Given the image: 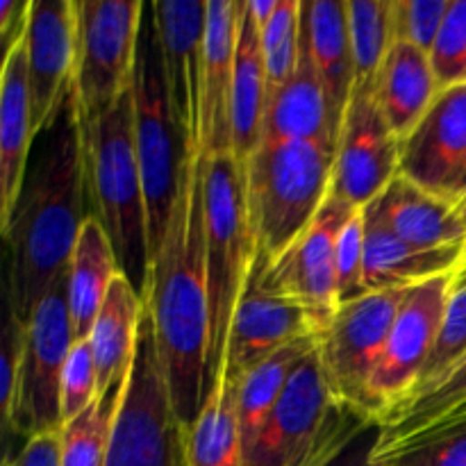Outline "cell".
Here are the masks:
<instances>
[{
    "label": "cell",
    "instance_id": "cell-1",
    "mask_svg": "<svg viewBox=\"0 0 466 466\" xmlns=\"http://www.w3.org/2000/svg\"><path fill=\"white\" fill-rule=\"evenodd\" d=\"M146 308L153 317L173 410L187 428L205 403L209 341L205 157L185 150L171 217L153 258Z\"/></svg>",
    "mask_w": 466,
    "mask_h": 466
},
{
    "label": "cell",
    "instance_id": "cell-2",
    "mask_svg": "<svg viewBox=\"0 0 466 466\" xmlns=\"http://www.w3.org/2000/svg\"><path fill=\"white\" fill-rule=\"evenodd\" d=\"M91 214L82 121L68 89L57 118L41 135L14 217L3 232L9 248L7 309L21 323L66 278L73 248Z\"/></svg>",
    "mask_w": 466,
    "mask_h": 466
},
{
    "label": "cell",
    "instance_id": "cell-3",
    "mask_svg": "<svg viewBox=\"0 0 466 466\" xmlns=\"http://www.w3.org/2000/svg\"><path fill=\"white\" fill-rule=\"evenodd\" d=\"M91 214L103 223L118 268L146 300L150 282L148 205L135 137L132 86L116 105L82 123Z\"/></svg>",
    "mask_w": 466,
    "mask_h": 466
},
{
    "label": "cell",
    "instance_id": "cell-4",
    "mask_svg": "<svg viewBox=\"0 0 466 466\" xmlns=\"http://www.w3.org/2000/svg\"><path fill=\"white\" fill-rule=\"evenodd\" d=\"M205 239L209 287L208 399V391L226 369L232 321L258 258L246 191V164L232 153L205 157Z\"/></svg>",
    "mask_w": 466,
    "mask_h": 466
},
{
    "label": "cell",
    "instance_id": "cell-5",
    "mask_svg": "<svg viewBox=\"0 0 466 466\" xmlns=\"http://www.w3.org/2000/svg\"><path fill=\"white\" fill-rule=\"evenodd\" d=\"M335 148L323 141L259 146L246 164V191L259 258L276 262L319 217L332 189Z\"/></svg>",
    "mask_w": 466,
    "mask_h": 466
},
{
    "label": "cell",
    "instance_id": "cell-6",
    "mask_svg": "<svg viewBox=\"0 0 466 466\" xmlns=\"http://www.w3.org/2000/svg\"><path fill=\"white\" fill-rule=\"evenodd\" d=\"M373 423L332 394L317 346L244 449V466H330Z\"/></svg>",
    "mask_w": 466,
    "mask_h": 466
},
{
    "label": "cell",
    "instance_id": "cell-7",
    "mask_svg": "<svg viewBox=\"0 0 466 466\" xmlns=\"http://www.w3.org/2000/svg\"><path fill=\"white\" fill-rule=\"evenodd\" d=\"M132 100H135L137 155H139L146 205H148L150 267H153V258L162 246L171 217L177 173L187 148L173 121L167 82H164L162 53L150 14L148 18H144V30H141Z\"/></svg>",
    "mask_w": 466,
    "mask_h": 466
},
{
    "label": "cell",
    "instance_id": "cell-8",
    "mask_svg": "<svg viewBox=\"0 0 466 466\" xmlns=\"http://www.w3.org/2000/svg\"><path fill=\"white\" fill-rule=\"evenodd\" d=\"M139 0H77V53L71 91L80 121L107 112L130 91L144 30Z\"/></svg>",
    "mask_w": 466,
    "mask_h": 466
},
{
    "label": "cell",
    "instance_id": "cell-9",
    "mask_svg": "<svg viewBox=\"0 0 466 466\" xmlns=\"http://www.w3.org/2000/svg\"><path fill=\"white\" fill-rule=\"evenodd\" d=\"M23 326L25 337L12 435L30 440L62 428V376L76 344L66 278L39 300Z\"/></svg>",
    "mask_w": 466,
    "mask_h": 466
},
{
    "label": "cell",
    "instance_id": "cell-10",
    "mask_svg": "<svg viewBox=\"0 0 466 466\" xmlns=\"http://www.w3.org/2000/svg\"><path fill=\"white\" fill-rule=\"evenodd\" d=\"M408 291H371L341 305L319 339V358L332 394L369 419V385Z\"/></svg>",
    "mask_w": 466,
    "mask_h": 466
},
{
    "label": "cell",
    "instance_id": "cell-11",
    "mask_svg": "<svg viewBox=\"0 0 466 466\" xmlns=\"http://www.w3.org/2000/svg\"><path fill=\"white\" fill-rule=\"evenodd\" d=\"M453 287L455 273H451L412 287L405 294L385 353L369 385V412L373 421L380 423L387 414L412 399L440 335Z\"/></svg>",
    "mask_w": 466,
    "mask_h": 466
},
{
    "label": "cell",
    "instance_id": "cell-12",
    "mask_svg": "<svg viewBox=\"0 0 466 466\" xmlns=\"http://www.w3.org/2000/svg\"><path fill=\"white\" fill-rule=\"evenodd\" d=\"M148 7L177 135L185 148L200 150L208 0H159Z\"/></svg>",
    "mask_w": 466,
    "mask_h": 466
},
{
    "label": "cell",
    "instance_id": "cell-13",
    "mask_svg": "<svg viewBox=\"0 0 466 466\" xmlns=\"http://www.w3.org/2000/svg\"><path fill=\"white\" fill-rule=\"evenodd\" d=\"M400 168V139L382 116L373 89L355 86L335 148L330 196L355 209L371 205Z\"/></svg>",
    "mask_w": 466,
    "mask_h": 466
},
{
    "label": "cell",
    "instance_id": "cell-14",
    "mask_svg": "<svg viewBox=\"0 0 466 466\" xmlns=\"http://www.w3.org/2000/svg\"><path fill=\"white\" fill-rule=\"evenodd\" d=\"M353 212L355 208L330 196L312 226L276 262L268 264L258 255L264 264L267 287L303 305L321 328V335L339 309L337 241H339L341 228Z\"/></svg>",
    "mask_w": 466,
    "mask_h": 466
},
{
    "label": "cell",
    "instance_id": "cell-15",
    "mask_svg": "<svg viewBox=\"0 0 466 466\" xmlns=\"http://www.w3.org/2000/svg\"><path fill=\"white\" fill-rule=\"evenodd\" d=\"M303 339H321V328L303 305L267 287L262 259L255 258L248 285L232 321L221 376L237 385L268 355Z\"/></svg>",
    "mask_w": 466,
    "mask_h": 466
},
{
    "label": "cell",
    "instance_id": "cell-16",
    "mask_svg": "<svg viewBox=\"0 0 466 466\" xmlns=\"http://www.w3.org/2000/svg\"><path fill=\"white\" fill-rule=\"evenodd\" d=\"M76 53L77 0H32L25 55L36 137L53 126L71 89Z\"/></svg>",
    "mask_w": 466,
    "mask_h": 466
},
{
    "label": "cell",
    "instance_id": "cell-17",
    "mask_svg": "<svg viewBox=\"0 0 466 466\" xmlns=\"http://www.w3.org/2000/svg\"><path fill=\"white\" fill-rule=\"evenodd\" d=\"M466 167V85L440 91L412 135L400 141L399 176L453 200Z\"/></svg>",
    "mask_w": 466,
    "mask_h": 466
},
{
    "label": "cell",
    "instance_id": "cell-18",
    "mask_svg": "<svg viewBox=\"0 0 466 466\" xmlns=\"http://www.w3.org/2000/svg\"><path fill=\"white\" fill-rule=\"evenodd\" d=\"M241 7L244 0H208L200 123L203 157L232 153V86Z\"/></svg>",
    "mask_w": 466,
    "mask_h": 466
},
{
    "label": "cell",
    "instance_id": "cell-19",
    "mask_svg": "<svg viewBox=\"0 0 466 466\" xmlns=\"http://www.w3.org/2000/svg\"><path fill=\"white\" fill-rule=\"evenodd\" d=\"M35 137L25 39H23L3 57V85H0V230L3 232L12 221L25 185Z\"/></svg>",
    "mask_w": 466,
    "mask_h": 466
},
{
    "label": "cell",
    "instance_id": "cell-20",
    "mask_svg": "<svg viewBox=\"0 0 466 466\" xmlns=\"http://www.w3.org/2000/svg\"><path fill=\"white\" fill-rule=\"evenodd\" d=\"M364 209L387 230L417 248L440 250L466 246V226L458 205L403 176H396Z\"/></svg>",
    "mask_w": 466,
    "mask_h": 466
},
{
    "label": "cell",
    "instance_id": "cell-21",
    "mask_svg": "<svg viewBox=\"0 0 466 466\" xmlns=\"http://www.w3.org/2000/svg\"><path fill=\"white\" fill-rule=\"evenodd\" d=\"M107 466H189L187 428L167 399L135 394L123 400Z\"/></svg>",
    "mask_w": 466,
    "mask_h": 466
},
{
    "label": "cell",
    "instance_id": "cell-22",
    "mask_svg": "<svg viewBox=\"0 0 466 466\" xmlns=\"http://www.w3.org/2000/svg\"><path fill=\"white\" fill-rule=\"evenodd\" d=\"M303 25L308 32L314 66L326 91L332 139H339L344 114L355 89L353 48L344 0H303Z\"/></svg>",
    "mask_w": 466,
    "mask_h": 466
},
{
    "label": "cell",
    "instance_id": "cell-23",
    "mask_svg": "<svg viewBox=\"0 0 466 466\" xmlns=\"http://www.w3.org/2000/svg\"><path fill=\"white\" fill-rule=\"evenodd\" d=\"M364 221H367L364 285L369 294L387 289H412L462 268L466 246L440 250L417 248L387 230L367 209H364Z\"/></svg>",
    "mask_w": 466,
    "mask_h": 466
},
{
    "label": "cell",
    "instance_id": "cell-24",
    "mask_svg": "<svg viewBox=\"0 0 466 466\" xmlns=\"http://www.w3.org/2000/svg\"><path fill=\"white\" fill-rule=\"evenodd\" d=\"M289 141H323L337 148L330 132L326 91L314 66L303 21H300L299 66L291 80L268 100L259 146L289 144Z\"/></svg>",
    "mask_w": 466,
    "mask_h": 466
},
{
    "label": "cell",
    "instance_id": "cell-25",
    "mask_svg": "<svg viewBox=\"0 0 466 466\" xmlns=\"http://www.w3.org/2000/svg\"><path fill=\"white\" fill-rule=\"evenodd\" d=\"M437 80L431 55L405 41H396L382 62L373 96L382 116L400 141L412 135L435 103Z\"/></svg>",
    "mask_w": 466,
    "mask_h": 466
},
{
    "label": "cell",
    "instance_id": "cell-26",
    "mask_svg": "<svg viewBox=\"0 0 466 466\" xmlns=\"http://www.w3.org/2000/svg\"><path fill=\"white\" fill-rule=\"evenodd\" d=\"M268 105L267 62L258 21L244 0L235 53V86H232V155L248 164L262 141Z\"/></svg>",
    "mask_w": 466,
    "mask_h": 466
},
{
    "label": "cell",
    "instance_id": "cell-27",
    "mask_svg": "<svg viewBox=\"0 0 466 466\" xmlns=\"http://www.w3.org/2000/svg\"><path fill=\"white\" fill-rule=\"evenodd\" d=\"M121 273L116 253L103 223L89 214L73 248L66 271V296L76 341L89 339L96 317Z\"/></svg>",
    "mask_w": 466,
    "mask_h": 466
},
{
    "label": "cell",
    "instance_id": "cell-28",
    "mask_svg": "<svg viewBox=\"0 0 466 466\" xmlns=\"http://www.w3.org/2000/svg\"><path fill=\"white\" fill-rule=\"evenodd\" d=\"M144 312L146 300L137 294L130 280L118 273L89 335L98 373V396L130 373Z\"/></svg>",
    "mask_w": 466,
    "mask_h": 466
},
{
    "label": "cell",
    "instance_id": "cell-29",
    "mask_svg": "<svg viewBox=\"0 0 466 466\" xmlns=\"http://www.w3.org/2000/svg\"><path fill=\"white\" fill-rule=\"evenodd\" d=\"M189 466H244L237 385L218 378L208 391L200 414L187 428Z\"/></svg>",
    "mask_w": 466,
    "mask_h": 466
},
{
    "label": "cell",
    "instance_id": "cell-30",
    "mask_svg": "<svg viewBox=\"0 0 466 466\" xmlns=\"http://www.w3.org/2000/svg\"><path fill=\"white\" fill-rule=\"evenodd\" d=\"M319 346V339H303L285 346L268 355L267 360L250 369L237 382V412H239V428L244 449L255 440L273 410L289 387L291 376L300 367L305 358Z\"/></svg>",
    "mask_w": 466,
    "mask_h": 466
},
{
    "label": "cell",
    "instance_id": "cell-31",
    "mask_svg": "<svg viewBox=\"0 0 466 466\" xmlns=\"http://www.w3.org/2000/svg\"><path fill=\"white\" fill-rule=\"evenodd\" d=\"M376 466H466V405L405 440L378 446Z\"/></svg>",
    "mask_w": 466,
    "mask_h": 466
},
{
    "label": "cell",
    "instance_id": "cell-32",
    "mask_svg": "<svg viewBox=\"0 0 466 466\" xmlns=\"http://www.w3.org/2000/svg\"><path fill=\"white\" fill-rule=\"evenodd\" d=\"M130 376V373H127ZM127 376L94 400L80 417L59 428L62 466H107L116 414L127 387Z\"/></svg>",
    "mask_w": 466,
    "mask_h": 466
},
{
    "label": "cell",
    "instance_id": "cell-33",
    "mask_svg": "<svg viewBox=\"0 0 466 466\" xmlns=\"http://www.w3.org/2000/svg\"><path fill=\"white\" fill-rule=\"evenodd\" d=\"M355 86L373 89L382 62L396 44L394 0H346Z\"/></svg>",
    "mask_w": 466,
    "mask_h": 466
},
{
    "label": "cell",
    "instance_id": "cell-34",
    "mask_svg": "<svg viewBox=\"0 0 466 466\" xmlns=\"http://www.w3.org/2000/svg\"><path fill=\"white\" fill-rule=\"evenodd\" d=\"M466 405V358L428 394L408 400L380 421L378 446L405 440L428 423Z\"/></svg>",
    "mask_w": 466,
    "mask_h": 466
},
{
    "label": "cell",
    "instance_id": "cell-35",
    "mask_svg": "<svg viewBox=\"0 0 466 466\" xmlns=\"http://www.w3.org/2000/svg\"><path fill=\"white\" fill-rule=\"evenodd\" d=\"M466 358V278H458L455 273V287L446 305L444 321H441L440 335H437L432 353L428 358L426 369L417 382L412 399L428 394L435 390L455 367ZM408 399V400H412ZM405 400V403H408Z\"/></svg>",
    "mask_w": 466,
    "mask_h": 466
},
{
    "label": "cell",
    "instance_id": "cell-36",
    "mask_svg": "<svg viewBox=\"0 0 466 466\" xmlns=\"http://www.w3.org/2000/svg\"><path fill=\"white\" fill-rule=\"evenodd\" d=\"M437 89L466 85V0H453L431 50Z\"/></svg>",
    "mask_w": 466,
    "mask_h": 466
},
{
    "label": "cell",
    "instance_id": "cell-37",
    "mask_svg": "<svg viewBox=\"0 0 466 466\" xmlns=\"http://www.w3.org/2000/svg\"><path fill=\"white\" fill-rule=\"evenodd\" d=\"M364 241H367V221L364 209H355L344 223L337 241V294L341 305L367 296L364 285Z\"/></svg>",
    "mask_w": 466,
    "mask_h": 466
},
{
    "label": "cell",
    "instance_id": "cell-38",
    "mask_svg": "<svg viewBox=\"0 0 466 466\" xmlns=\"http://www.w3.org/2000/svg\"><path fill=\"white\" fill-rule=\"evenodd\" d=\"M96 399H98V373H96L91 341H76L62 376V426L80 417Z\"/></svg>",
    "mask_w": 466,
    "mask_h": 466
},
{
    "label": "cell",
    "instance_id": "cell-39",
    "mask_svg": "<svg viewBox=\"0 0 466 466\" xmlns=\"http://www.w3.org/2000/svg\"><path fill=\"white\" fill-rule=\"evenodd\" d=\"M453 0H394V35L431 55Z\"/></svg>",
    "mask_w": 466,
    "mask_h": 466
},
{
    "label": "cell",
    "instance_id": "cell-40",
    "mask_svg": "<svg viewBox=\"0 0 466 466\" xmlns=\"http://www.w3.org/2000/svg\"><path fill=\"white\" fill-rule=\"evenodd\" d=\"M23 337L25 326L7 309V321L3 330V350H0V417H3L5 435H12L14 408H16L18 371L23 358Z\"/></svg>",
    "mask_w": 466,
    "mask_h": 466
},
{
    "label": "cell",
    "instance_id": "cell-41",
    "mask_svg": "<svg viewBox=\"0 0 466 466\" xmlns=\"http://www.w3.org/2000/svg\"><path fill=\"white\" fill-rule=\"evenodd\" d=\"M3 466H62L59 462V432H46L23 440L21 446L5 455Z\"/></svg>",
    "mask_w": 466,
    "mask_h": 466
},
{
    "label": "cell",
    "instance_id": "cell-42",
    "mask_svg": "<svg viewBox=\"0 0 466 466\" xmlns=\"http://www.w3.org/2000/svg\"><path fill=\"white\" fill-rule=\"evenodd\" d=\"M30 14L32 0H0V36L5 53L27 36Z\"/></svg>",
    "mask_w": 466,
    "mask_h": 466
},
{
    "label": "cell",
    "instance_id": "cell-43",
    "mask_svg": "<svg viewBox=\"0 0 466 466\" xmlns=\"http://www.w3.org/2000/svg\"><path fill=\"white\" fill-rule=\"evenodd\" d=\"M378 435H380V423H373L367 431L360 432L349 449L339 455L330 466H376L373 462V451H376Z\"/></svg>",
    "mask_w": 466,
    "mask_h": 466
},
{
    "label": "cell",
    "instance_id": "cell-44",
    "mask_svg": "<svg viewBox=\"0 0 466 466\" xmlns=\"http://www.w3.org/2000/svg\"><path fill=\"white\" fill-rule=\"evenodd\" d=\"M246 3H248V9L250 14H253L255 21H258V25L262 27L264 23L276 14L278 3H280V0H246Z\"/></svg>",
    "mask_w": 466,
    "mask_h": 466
},
{
    "label": "cell",
    "instance_id": "cell-45",
    "mask_svg": "<svg viewBox=\"0 0 466 466\" xmlns=\"http://www.w3.org/2000/svg\"><path fill=\"white\" fill-rule=\"evenodd\" d=\"M458 278H466V248H464V262H462V268L458 271Z\"/></svg>",
    "mask_w": 466,
    "mask_h": 466
},
{
    "label": "cell",
    "instance_id": "cell-46",
    "mask_svg": "<svg viewBox=\"0 0 466 466\" xmlns=\"http://www.w3.org/2000/svg\"><path fill=\"white\" fill-rule=\"evenodd\" d=\"M462 218H464V226H466V208L462 209Z\"/></svg>",
    "mask_w": 466,
    "mask_h": 466
}]
</instances>
